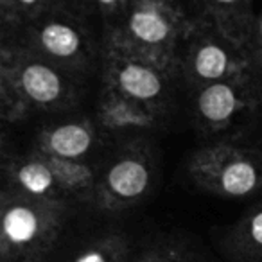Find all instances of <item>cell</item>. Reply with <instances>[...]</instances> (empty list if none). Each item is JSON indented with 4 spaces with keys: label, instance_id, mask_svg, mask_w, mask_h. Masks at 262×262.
<instances>
[{
    "label": "cell",
    "instance_id": "1",
    "mask_svg": "<svg viewBox=\"0 0 262 262\" xmlns=\"http://www.w3.org/2000/svg\"><path fill=\"white\" fill-rule=\"evenodd\" d=\"M54 233L52 212L26 203L11 205L2 215V262H41Z\"/></svg>",
    "mask_w": 262,
    "mask_h": 262
},
{
    "label": "cell",
    "instance_id": "2",
    "mask_svg": "<svg viewBox=\"0 0 262 262\" xmlns=\"http://www.w3.org/2000/svg\"><path fill=\"white\" fill-rule=\"evenodd\" d=\"M228 257L233 262H262V208L235 228L228 241Z\"/></svg>",
    "mask_w": 262,
    "mask_h": 262
},
{
    "label": "cell",
    "instance_id": "3",
    "mask_svg": "<svg viewBox=\"0 0 262 262\" xmlns=\"http://www.w3.org/2000/svg\"><path fill=\"white\" fill-rule=\"evenodd\" d=\"M147 171L135 160H124L117 164L108 174V185L113 196L119 200H135L147 187Z\"/></svg>",
    "mask_w": 262,
    "mask_h": 262
},
{
    "label": "cell",
    "instance_id": "4",
    "mask_svg": "<svg viewBox=\"0 0 262 262\" xmlns=\"http://www.w3.org/2000/svg\"><path fill=\"white\" fill-rule=\"evenodd\" d=\"M24 90L38 102H51L61 92L59 77L43 65H31L22 76Z\"/></svg>",
    "mask_w": 262,
    "mask_h": 262
},
{
    "label": "cell",
    "instance_id": "5",
    "mask_svg": "<svg viewBox=\"0 0 262 262\" xmlns=\"http://www.w3.org/2000/svg\"><path fill=\"white\" fill-rule=\"evenodd\" d=\"M69 262H129V250L120 237H106L84 246Z\"/></svg>",
    "mask_w": 262,
    "mask_h": 262
},
{
    "label": "cell",
    "instance_id": "6",
    "mask_svg": "<svg viewBox=\"0 0 262 262\" xmlns=\"http://www.w3.org/2000/svg\"><path fill=\"white\" fill-rule=\"evenodd\" d=\"M200 110L210 120H225L235 110V95L226 84H212L201 94Z\"/></svg>",
    "mask_w": 262,
    "mask_h": 262
},
{
    "label": "cell",
    "instance_id": "7",
    "mask_svg": "<svg viewBox=\"0 0 262 262\" xmlns=\"http://www.w3.org/2000/svg\"><path fill=\"white\" fill-rule=\"evenodd\" d=\"M120 86L133 97L139 99H151L158 95L162 84L160 79L155 76L151 70L139 65H129L120 72Z\"/></svg>",
    "mask_w": 262,
    "mask_h": 262
},
{
    "label": "cell",
    "instance_id": "8",
    "mask_svg": "<svg viewBox=\"0 0 262 262\" xmlns=\"http://www.w3.org/2000/svg\"><path fill=\"white\" fill-rule=\"evenodd\" d=\"M257 171L248 162L230 164L221 174V189L230 196H246L257 187Z\"/></svg>",
    "mask_w": 262,
    "mask_h": 262
},
{
    "label": "cell",
    "instance_id": "9",
    "mask_svg": "<svg viewBox=\"0 0 262 262\" xmlns=\"http://www.w3.org/2000/svg\"><path fill=\"white\" fill-rule=\"evenodd\" d=\"M51 146L61 157H79L90 147V135L81 126H63L52 133Z\"/></svg>",
    "mask_w": 262,
    "mask_h": 262
},
{
    "label": "cell",
    "instance_id": "10",
    "mask_svg": "<svg viewBox=\"0 0 262 262\" xmlns=\"http://www.w3.org/2000/svg\"><path fill=\"white\" fill-rule=\"evenodd\" d=\"M131 31L144 41L157 43L169 34V26L153 11H139L131 16Z\"/></svg>",
    "mask_w": 262,
    "mask_h": 262
},
{
    "label": "cell",
    "instance_id": "11",
    "mask_svg": "<svg viewBox=\"0 0 262 262\" xmlns=\"http://www.w3.org/2000/svg\"><path fill=\"white\" fill-rule=\"evenodd\" d=\"M41 41L56 56H70L77 51L79 47V38L70 27L59 26V24H52V26L45 27L41 33Z\"/></svg>",
    "mask_w": 262,
    "mask_h": 262
},
{
    "label": "cell",
    "instance_id": "12",
    "mask_svg": "<svg viewBox=\"0 0 262 262\" xmlns=\"http://www.w3.org/2000/svg\"><path fill=\"white\" fill-rule=\"evenodd\" d=\"M129 262H208L196 251L178 246H155L142 250Z\"/></svg>",
    "mask_w": 262,
    "mask_h": 262
},
{
    "label": "cell",
    "instance_id": "13",
    "mask_svg": "<svg viewBox=\"0 0 262 262\" xmlns=\"http://www.w3.org/2000/svg\"><path fill=\"white\" fill-rule=\"evenodd\" d=\"M18 182L33 196H45L52 187V172L43 164H27L18 171Z\"/></svg>",
    "mask_w": 262,
    "mask_h": 262
},
{
    "label": "cell",
    "instance_id": "14",
    "mask_svg": "<svg viewBox=\"0 0 262 262\" xmlns=\"http://www.w3.org/2000/svg\"><path fill=\"white\" fill-rule=\"evenodd\" d=\"M196 70L201 77L207 79H217L226 70V54L219 47L207 45L198 52Z\"/></svg>",
    "mask_w": 262,
    "mask_h": 262
},
{
    "label": "cell",
    "instance_id": "15",
    "mask_svg": "<svg viewBox=\"0 0 262 262\" xmlns=\"http://www.w3.org/2000/svg\"><path fill=\"white\" fill-rule=\"evenodd\" d=\"M24 4H33V2H36V0H22Z\"/></svg>",
    "mask_w": 262,
    "mask_h": 262
},
{
    "label": "cell",
    "instance_id": "16",
    "mask_svg": "<svg viewBox=\"0 0 262 262\" xmlns=\"http://www.w3.org/2000/svg\"><path fill=\"white\" fill-rule=\"evenodd\" d=\"M102 4H112V2H115V0H101Z\"/></svg>",
    "mask_w": 262,
    "mask_h": 262
},
{
    "label": "cell",
    "instance_id": "17",
    "mask_svg": "<svg viewBox=\"0 0 262 262\" xmlns=\"http://www.w3.org/2000/svg\"><path fill=\"white\" fill-rule=\"evenodd\" d=\"M217 2H226L228 4V2H235V0H217Z\"/></svg>",
    "mask_w": 262,
    "mask_h": 262
}]
</instances>
